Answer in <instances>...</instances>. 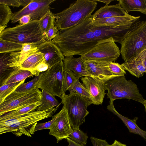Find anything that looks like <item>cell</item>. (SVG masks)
<instances>
[{"instance_id": "obj_23", "label": "cell", "mask_w": 146, "mask_h": 146, "mask_svg": "<svg viewBox=\"0 0 146 146\" xmlns=\"http://www.w3.org/2000/svg\"><path fill=\"white\" fill-rule=\"evenodd\" d=\"M42 103L41 102H38L9 111L0 116V120L9 119L34 111Z\"/></svg>"}, {"instance_id": "obj_13", "label": "cell", "mask_w": 146, "mask_h": 146, "mask_svg": "<svg viewBox=\"0 0 146 146\" xmlns=\"http://www.w3.org/2000/svg\"><path fill=\"white\" fill-rule=\"evenodd\" d=\"M88 72L94 77L105 83L107 81L119 76L113 74L110 70L109 62L88 59H82Z\"/></svg>"}, {"instance_id": "obj_38", "label": "cell", "mask_w": 146, "mask_h": 146, "mask_svg": "<svg viewBox=\"0 0 146 146\" xmlns=\"http://www.w3.org/2000/svg\"><path fill=\"white\" fill-rule=\"evenodd\" d=\"M91 141L93 146H111L106 140L99 139L91 136Z\"/></svg>"}, {"instance_id": "obj_40", "label": "cell", "mask_w": 146, "mask_h": 146, "mask_svg": "<svg viewBox=\"0 0 146 146\" xmlns=\"http://www.w3.org/2000/svg\"><path fill=\"white\" fill-rule=\"evenodd\" d=\"M0 4L17 7L20 6L17 0H0Z\"/></svg>"}, {"instance_id": "obj_46", "label": "cell", "mask_w": 146, "mask_h": 146, "mask_svg": "<svg viewBox=\"0 0 146 146\" xmlns=\"http://www.w3.org/2000/svg\"><path fill=\"white\" fill-rule=\"evenodd\" d=\"M94 1L102 2L106 4V5H108V4L113 0H93Z\"/></svg>"}, {"instance_id": "obj_14", "label": "cell", "mask_w": 146, "mask_h": 146, "mask_svg": "<svg viewBox=\"0 0 146 146\" xmlns=\"http://www.w3.org/2000/svg\"><path fill=\"white\" fill-rule=\"evenodd\" d=\"M80 79L82 84L91 95V101L92 104L96 105L102 104L106 94L104 83L96 78L90 76L82 77Z\"/></svg>"}, {"instance_id": "obj_35", "label": "cell", "mask_w": 146, "mask_h": 146, "mask_svg": "<svg viewBox=\"0 0 146 146\" xmlns=\"http://www.w3.org/2000/svg\"><path fill=\"white\" fill-rule=\"evenodd\" d=\"M59 113L60 112H59L55 115L52 116V119L48 122L43 123L36 122L34 128V133L36 131L44 129H49L52 124L58 116Z\"/></svg>"}, {"instance_id": "obj_10", "label": "cell", "mask_w": 146, "mask_h": 146, "mask_svg": "<svg viewBox=\"0 0 146 146\" xmlns=\"http://www.w3.org/2000/svg\"><path fill=\"white\" fill-rule=\"evenodd\" d=\"M120 54L119 48L111 37L98 42L96 45L80 57L82 59L109 62L116 60Z\"/></svg>"}, {"instance_id": "obj_8", "label": "cell", "mask_w": 146, "mask_h": 146, "mask_svg": "<svg viewBox=\"0 0 146 146\" xmlns=\"http://www.w3.org/2000/svg\"><path fill=\"white\" fill-rule=\"evenodd\" d=\"M64 70L62 61L43 72L37 87L61 99L63 97Z\"/></svg>"}, {"instance_id": "obj_42", "label": "cell", "mask_w": 146, "mask_h": 146, "mask_svg": "<svg viewBox=\"0 0 146 146\" xmlns=\"http://www.w3.org/2000/svg\"><path fill=\"white\" fill-rule=\"evenodd\" d=\"M31 21V17L29 15H24L19 20L20 25L27 24L29 23Z\"/></svg>"}, {"instance_id": "obj_27", "label": "cell", "mask_w": 146, "mask_h": 146, "mask_svg": "<svg viewBox=\"0 0 146 146\" xmlns=\"http://www.w3.org/2000/svg\"><path fill=\"white\" fill-rule=\"evenodd\" d=\"M23 44L0 39V53L20 51Z\"/></svg>"}, {"instance_id": "obj_6", "label": "cell", "mask_w": 146, "mask_h": 146, "mask_svg": "<svg viewBox=\"0 0 146 146\" xmlns=\"http://www.w3.org/2000/svg\"><path fill=\"white\" fill-rule=\"evenodd\" d=\"M108 98L114 101L127 99L133 100L143 104L145 101L139 92L137 85L131 80H127L125 76L110 80L104 83Z\"/></svg>"}, {"instance_id": "obj_32", "label": "cell", "mask_w": 146, "mask_h": 146, "mask_svg": "<svg viewBox=\"0 0 146 146\" xmlns=\"http://www.w3.org/2000/svg\"><path fill=\"white\" fill-rule=\"evenodd\" d=\"M42 72L38 76H36L31 80L25 83H23L19 86L15 91L17 92H25L34 89L37 87L38 82Z\"/></svg>"}, {"instance_id": "obj_47", "label": "cell", "mask_w": 146, "mask_h": 146, "mask_svg": "<svg viewBox=\"0 0 146 146\" xmlns=\"http://www.w3.org/2000/svg\"><path fill=\"white\" fill-rule=\"evenodd\" d=\"M7 26V25L0 26V34L5 29V28Z\"/></svg>"}, {"instance_id": "obj_4", "label": "cell", "mask_w": 146, "mask_h": 146, "mask_svg": "<svg viewBox=\"0 0 146 146\" xmlns=\"http://www.w3.org/2000/svg\"><path fill=\"white\" fill-rule=\"evenodd\" d=\"M46 35L40 27L39 20L5 29L0 34V39L21 44H40L46 41Z\"/></svg>"}, {"instance_id": "obj_3", "label": "cell", "mask_w": 146, "mask_h": 146, "mask_svg": "<svg viewBox=\"0 0 146 146\" xmlns=\"http://www.w3.org/2000/svg\"><path fill=\"white\" fill-rule=\"evenodd\" d=\"M98 3L93 0H77L63 11L54 14L55 25L59 30L73 27L90 17Z\"/></svg>"}, {"instance_id": "obj_17", "label": "cell", "mask_w": 146, "mask_h": 146, "mask_svg": "<svg viewBox=\"0 0 146 146\" xmlns=\"http://www.w3.org/2000/svg\"><path fill=\"white\" fill-rule=\"evenodd\" d=\"M63 62L64 70L71 72L78 79L83 76L95 78L87 70L80 56L78 58L73 56L65 57Z\"/></svg>"}, {"instance_id": "obj_18", "label": "cell", "mask_w": 146, "mask_h": 146, "mask_svg": "<svg viewBox=\"0 0 146 146\" xmlns=\"http://www.w3.org/2000/svg\"><path fill=\"white\" fill-rule=\"evenodd\" d=\"M113 101L110 100L109 104L107 107L108 110L116 115L122 121L130 132L138 135L146 140V131L141 129L137 124L138 117H135L133 119H131L120 114L115 108Z\"/></svg>"}, {"instance_id": "obj_5", "label": "cell", "mask_w": 146, "mask_h": 146, "mask_svg": "<svg viewBox=\"0 0 146 146\" xmlns=\"http://www.w3.org/2000/svg\"><path fill=\"white\" fill-rule=\"evenodd\" d=\"M125 62L135 58L146 46V20L136 22L127 31L120 43Z\"/></svg>"}, {"instance_id": "obj_44", "label": "cell", "mask_w": 146, "mask_h": 146, "mask_svg": "<svg viewBox=\"0 0 146 146\" xmlns=\"http://www.w3.org/2000/svg\"><path fill=\"white\" fill-rule=\"evenodd\" d=\"M66 139L69 143V145L68 146H85L80 144L74 141L69 137H67Z\"/></svg>"}, {"instance_id": "obj_2", "label": "cell", "mask_w": 146, "mask_h": 146, "mask_svg": "<svg viewBox=\"0 0 146 146\" xmlns=\"http://www.w3.org/2000/svg\"><path fill=\"white\" fill-rule=\"evenodd\" d=\"M58 109L54 107L35 110L9 119L0 120V134L11 132L17 137L22 135L31 137L38 121L53 116Z\"/></svg>"}, {"instance_id": "obj_36", "label": "cell", "mask_w": 146, "mask_h": 146, "mask_svg": "<svg viewBox=\"0 0 146 146\" xmlns=\"http://www.w3.org/2000/svg\"><path fill=\"white\" fill-rule=\"evenodd\" d=\"M38 50L37 45L31 44H24L21 51L26 57Z\"/></svg>"}, {"instance_id": "obj_12", "label": "cell", "mask_w": 146, "mask_h": 146, "mask_svg": "<svg viewBox=\"0 0 146 146\" xmlns=\"http://www.w3.org/2000/svg\"><path fill=\"white\" fill-rule=\"evenodd\" d=\"M59 112V115L49 129V134L56 138L57 143L63 139L68 137L73 131L65 108L63 106Z\"/></svg>"}, {"instance_id": "obj_22", "label": "cell", "mask_w": 146, "mask_h": 146, "mask_svg": "<svg viewBox=\"0 0 146 146\" xmlns=\"http://www.w3.org/2000/svg\"><path fill=\"white\" fill-rule=\"evenodd\" d=\"M125 70L132 75L139 78L146 74V68L142 62L139 60L133 59L121 64Z\"/></svg>"}, {"instance_id": "obj_29", "label": "cell", "mask_w": 146, "mask_h": 146, "mask_svg": "<svg viewBox=\"0 0 146 146\" xmlns=\"http://www.w3.org/2000/svg\"><path fill=\"white\" fill-rule=\"evenodd\" d=\"M72 132L68 137L74 141L81 145L86 146L88 136L87 134L83 132L79 128L73 129Z\"/></svg>"}, {"instance_id": "obj_43", "label": "cell", "mask_w": 146, "mask_h": 146, "mask_svg": "<svg viewBox=\"0 0 146 146\" xmlns=\"http://www.w3.org/2000/svg\"><path fill=\"white\" fill-rule=\"evenodd\" d=\"M20 6L25 7L28 5L32 1V0H17Z\"/></svg>"}, {"instance_id": "obj_20", "label": "cell", "mask_w": 146, "mask_h": 146, "mask_svg": "<svg viewBox=\"0 0 146 146\" xmlns=\"http://www.w3.org/2000/svg\"><path fill=\"white\" fill-rule=\"evenodd\" d=\"M43 60V54L38 50L27 58L21 64L20 69L29 71L35 76V69Z\"/></svg>"}, {"instance_id": "obj_30", "label": "cell", "mask_w": 146, "mask_h": 146, "mask_svg": "<svg viewBox=\"0 0 146 146\" xmlns=\"http://www.w3.org/2000/svg\"><path fill=\"white\" fill-rule=\"evenodd\" d=\"M69 92H75L80 95L89 99L91 101V96L88 90L77 79L68 89Z\"/></svg>"}, {"instance_id": "obj_31", "label": "cell", "mask_w": 146, "mask_h": 146, "mask_svg": "<svg viewBox=\"0 0 146 146\" xmlns=\"http://www.w3.org/2000/svg\"><path fill=\"white\" fill-rule=\"evenodd\" d=\"M13 13L8 6L0 4V26L7 25Z\"/></svg>"}, {"instance_id": "obj_1", "label": "cell", "mask_w": 146, "mask_h": 146, "mask_svg": "<svg viewBox=\"0 0 146 146\" xmlns=\"http://www.w3.org/2000/svg\"><path fill=\"white\" fill-rule=\"evenodd\" d=\"M129 29L97 26L90 17L70 29L59 30L51 41L59 48L64 57L82 56L101 40L112 37L120 43Z\"/></svg>"}, {"instance_id": "obj_15", "label": "cell", "mask_w": 146, "mask_h": 146, "mask_svg": "<svg viewBox=\"0 0 146 146\" xmlns=\"http://www.w3.org/2000/svg\"><path fill=\"white\" fill-rule=\"evenodd\" d=\"M38 50L43 55V61L51 68L64 58L59 48L51 41H46L37 45Z\"/></svg>"}, {"instance_id": "obj_37", "label": "cell", "mask_w": 146, "mask_h": 146, "mask_svg": "<svg viewBox=\"0 0 146 146\" xmlns=\"http://www.w3.org/2000/svg\"><path fill=\"white\" fill-rule=\"evenodd\" d=\"M55 20L52 22V25L46 34V41H51L56 36L59 30L55 25Z\"/></svg>"}, {"instance_id": "obj_24", "label": "cell", "mask_w": 146, "mask_h": 146, "mask_svg": "<svg viewBox=\"0 0 146 146\" xmlns=\"http://www.w3.org/2000/svg\"><path fill=\"white\" fill-rule=\"evenodd\" d=\"M42 91V96L40 102L42 103L36 108V110L42 111L54 107L58 108L61 103H59L55 96L44 90Z\"/></svg>"}, {"instance_id": "obj_48", "label": "cell", "mask_w": 146, "mask_h": 146, "mask_svg": "<svg viewBox=\"0 0 146 146\" xmlns=\"http://www.w3.org/2000/svg\"><path fill=\"white\" fill-rule=\"evenodd\" d=\"M145 106V111L146 113V100H145V101L144 102V103L143 104Z\"/></svg>"}, {"instance_id": "obj_11", "label": "cell", "mask_w": 146, "mask_h": 146, "mask_svg": "<svg viewBox=\"0 0 146 146\" xmlns=\"http://www.w3.org/2000/svg\"><path fill=\"white\" fill-rule=\"evenodd\" d=\"M55 0H32L27 6L13 13L11 23H15L23 16L29 15L31 21L39 20L50 9V5Z\"/></svg>"}, {"instance_id": "obj_28", "label": "cell", "mask_w": 146, "mask_h": 146, "mask_svg": "<svg viewBox=\"0 0 146 146\" xmlns=\"http://www.w3.org/2000/svg\"><path fill=\"white\" fill-rule=\"evenodd\" d=\"M55 17L50 10L48 11L45 15L39 20L40 25L43 32L46 35L50 28Z\"/></svg>"}, {"instance_id": "obj_34", "label": "cell", "mask_w": 146, "mask_h": 146, "mask_svg": "<svg viewBox=\"0 0 146 146\" xmlns=\"http://www.w3.org/2000/svg\"><path fill=\"white\" fill-rule=\"evenodd\" d=\"M108 66L110 70L114 75L119 76H124L126 72L123 66L118 63L110 62Z\"/></svg>"}, {"instance_id": "obj_33", "label": "cell", "mask_w": 146, "mask_h": 146, "mask_svg": "<svg viewBox=\"0 0 146 146\" xmlns=\"http://www.w3.org/2000/svg\"><path fill=\"white\" fill-rule=\"evenodd\" d=\"M78 79L71 72L64 70L63 96L69 88Z\"/></svg>"}, {"instance_id": "obj_25", "label": "cell", "mask_w": 146, "mask_h": 146, "mask_svg": "<svg viewBox=\"0 0 146 146\" xmlns=\"http://www.w3.org/2000/svg\"><path fill=\"white\" fill-rule=\"evenodd\" d=\"M33 76V73L29 71L21 69L15 70L10 74L0 86L22 81L27 78Z\"/></svg>"}, {"instance_id": "obj_41", "label": "cell", "mask_w": 146, "mask_h": 146, "mask_svg": "<svg viewBox=\"0 0 146 146\" xmlns=\"http://www.w3.org/2000/svg\"><path fill=\"white\" fill-rule=\"evenodd\" d=\"M134 59L141 60L146 68V46L143 50Z\"/></svg>"}, {"instance_id": "obj_7", "label": "cell", "mask_w": 146, "mask_h": 146, "mask_svg": "<svg viewBox=\"0 0 146 146\" xmlns=\"http://www.w3.org/2000/svg\"><path fill=\"white\" fill-rule=\"evenodd\" d=\"M62 97L61 104L66 109L73 129L79 128L89 113L87 107L92 104L89 99L75 92H70Z\"/></svg>"}, {"instance_id": "obj_21", "label": "cell", "mask_w": 146, "mask_h": 146, "mask_svg": "<svg viewBox=\"0 0 146 146\" xmlns=\"http://www.w3.org/2000/svg\"><path fill=\"white\" fill-rule=\"evenodd\" d=\"M118 3L127 13L137 11L146 15V0H119Z\"/></svg>"}, {"instance_id": "obj_19", "label": "cell", "mask_w": 146, "mask_h": 146, "mask_svg": "<svg viewBox=\"0 0 146 146\" xmlns=\"http://www.w3.org/2000/svg\"><path fill=\"white\" fill-rule=\"evenodd\" d=\"M127 14L118 3L114 5H106L102 7L90 17L93 20L124 16Z\"/></svg>"}, {"instance_id": "obj_16", "label": "cell", "mask_w": 146, "mask_h": 146, "mask_svg": "<svg viewBox=\"0 0 146 146\" xmlns=\"http://www.w3.org/2000/svg\"><path fill=\"white\" fill-rule=\"evenodd\" d=\"M140 17V16H133L127 13L124 16L92 20L93 23L98 26H104L114 28L129 29Z\"/></svg>"}, {"instance_id": "obj_39", "label": "cell", "mask_w": 146, "mask_h": 146, "mask_svg": "<svg viewBox=\"0 0 146 146\" xmlns=\"http://www.w3.org/2000/svg\"><path fill=\"white\" fill-rule=\"evenodd\" d=\"M49 67L48 65L43 60L36 67L35 69V76L40 74V72H44L46 71Z\"/></svg>"}, {"instance_id": "obj_9", "label": "cell", "mask_w": 146, "mask_h": 146, "mask_svg": "<svg viewBox=\"0 0 146 146\" xmlns=\"http://www.w3.org/2000/svg\"><path fill=\"white\" fill-rule=\"evenodd\" d=\"M42 94L38 88L25 92L13 91L0 104V116L25 105L40 102Z\"/></svg>"}, {"instance_id": "obj_45", "label": "cell", "mask_w": 146, "mask_h": 146, "mask_svg": "<svg viewBox=\"0 0 146 146\" xmlns=\"http://www.w3.org/2000/svg\"><path fill=\"white\" fill-rule=\"evenodd\" d=\"M111 146H127L125 144L122 143L119 141L116 140L114 141L113 143Z\"/></svg>"}, {"instance_id": "obj_26", "label": "cell", "mask_w": 146, "mask_h": 146, "mask_svg": "<svg viewBox=\"0 0 146 146\" xmlns=\"http://www.w3.org/2000/svg\"><path fill=\"white\" fill-rule=\"evenodd\" d=\"M25 80L17 82L4 84L0 87V104L21 84L24 83Z\"/></svg>"}]
</instances>
